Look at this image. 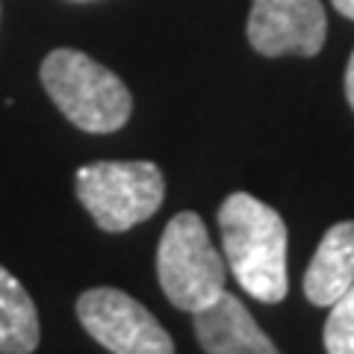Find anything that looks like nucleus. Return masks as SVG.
<instances>
[{
  "mask_svg": "<svg viewBox=\"0 0 354 354\" xmlns=\"http://www.w3.org/2000/svg\"><path fill=\"white\" fill-rule=\"evenodd\" d=\"M328 18L319 0H254L248 41L263 57H316L325 44Z\"/></svg>",
  "mask_w": 354,
  "mask_h": 354,
  "instance_id": "obj_6",
  "label": "nucleus"
},
{
  "mask_svg": "<svg viewBox=\"0 0 354 354\" xmlns=\"http://www.w3.org/2000/svg\"><path fill=\"white\" fill-rule=\"evenodd\" d=\"M74 189L97 227L106 234H124L162 207L165 177L160 165L148 160H101L77 169Z\"/></svg>",
  "mask_w": 354,
  "mask_h": 354,
  "instance_id": "obj_4",
  "label": "nucleus"
},
{
  "mask_svg": "<svg viewBox=\"0 0 354 354\" xmlns=\"http://www.w3.org/2000/svg\"><path fill=\"white\" fill-rule=\"evenodd\" d=\"M77 3H86V0H77Z\"/></svg>",
  "mask_w": 354,
  "mask_h": 354,
  "instance_id": "obj_13",
  "label": "nucleus"
},
{
  "mask_svg": "<svg viewBox=\"0 0 354 354\" xmlns=\"http://www.w3.org/2000/svg\"><path fill=\"white\" fill-rule=\"evenodd\" d=\"M354 283V221H337L319 242L304 272V295L310 304L330 307Z\"/></svg>",
  "mask_w": 354,
  "mask_h": 354,
  "instance_id": "obj_8",
  "label": "nucleus"
},
{
  "mask_svg": "<svg viewBox=\"0 0 354 354\" xmlns=\"http://www.w3.org/2000/svg\"><path fill=\"white\" fill-rule=\"evenodd\" d=\"M157 281L165 298L186 313H198L225 292L227 263L209 242L198 213H177L165 225L157 248Z\"/></svg>",
  "mask_w": 354,
  "mask_h": 354,
  "instance_id": "obj_3",
  "label": "nucleus"
},
{
  "mask_svg": "<svg viewBox=\"0 0 354 354\" xmlns=\"http://www.w3.org/2000/svg\"><path fill=\"white\" fill-rule=\"evenodd\" d=\"M225 263L236 283L263 304L286 298V225L281 213L248 192L227 195L218 207Z\"/></svg>",
  "mask_w": 354,
  "mask_h": 354,
  "instance_id": "obj_1",
  "label": "nucleus"
},
{
  "mask_svg": "<svg viewBox=\"0 0 354 354\" xmlns=\"http://www.w3.org/2000/svg\"><path fill=\"white\" fill-rule=\"evenodd\" d=\"M204 354H281L236 295L221 292L209 307L192 313Z\"/></svg>",
  "mask_w": 354,
  "mask_h": 354,
  "instance_id": "obj_7",
  "label": "nucleus"
},
{
  "mask_svg": "<svg viewBox=\"0 0 354 354\" xmlns=\"http://www.w3.org/2000/svg\"><path fill=\"white\" fill-rule=\"evenodd\" d=\"M41 325L24 283L0 266V354H32L39 348Z\"/></svg>",
  "mask_w": 354,
  "mask_h": 354,
  "instance_id": "obj_9",
  "label": "nucleus"
},
{
  "mask_svg": "<svg viewBox=\"0 0 354 354\" xmlns=\"http://www.w3.org/2000/svg\"><path fill=\"white\" fill-rule=\"evenodd\" d=\"M77 319L113 354H174V342L157 316L115 286L86 290L77 298Z\"/></svg>",
  "mask_w": 354,
  "mask_h": 354,
  "instance_id": "obj_5",
  "label": "nucleus"
},
{
  "mask_svg": "<svg viewBox=\"0 0 354 354\" xmlns=\"http://www.w3.org/2000/svg\"><path fill=\"white\" fill-rule=\"evenodd\" d=\"M39 77L59 113L86 133H115L133 113V95L124 80L83 50H50Z\"/></svg>",
  "mask_w": 354,
  "mask_h": 354,
  "instance_id": "obj_2",
  "label": "nucleus"
},
{
  "mask_svg": "<svg viewBox=\"0 0 354 354\" xmlns=\"http://www.w3.org/2000/svg\"><path fill=\"white\" fill-rule=\"evenodd\" d=\"M330 3H334V9L339 15H346V18L354 21V0H330Z\"/></svg>",
  "mask_w": 354,
  "mask_h": 354,
  "instance_id": "obj_12",
  "label": "nucleus"
},
{
  "mask_svg": "<svg viewBox=\"0 0 354 354\" xmlns=\"http://www.w3.org/2000/svg\"><path fill=\"white\" fill-rule=\"evenodd\" d=\"M346 97H348V104L354 109V53L348 59V68H346Z\"/></svg>",
  "mask_w": 354,
  "mask_h": 354,
  "instance_id": "obj_11",
  "label": "nucleus"
},
{
  "mask_svg": "<svg viewBox=\"0 0 354 354\" xmlns=\"http://www.w3.org/2000/svg\"><path fill=\"white\" fill-rule=\"evenodd\" d=\"M325 351L328 354H354V283L334 304L325 322Z\"/></svg>",
  "mask_w": 354,
  "mask_h": 354,
  "instance_id": "obj_10",
  "label": "nucleus"
}]
</instances>
